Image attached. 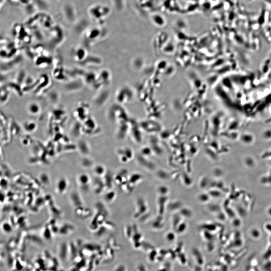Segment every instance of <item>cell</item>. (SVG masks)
<instances>
[{
    "mask_svg": "<svg viewBox=\"0 0 271 271\" xmlns=\"http://www.w3.org/2000/svg\"><path fill=\"white\" fill-rule=\"evenodd\" d=\"M78 184L82 189L87 190L89 185L90 179L88 175L86 174H81L78 177Z\"/></svg>",
    "mask_w": 271,
    "mask_h": 271,
    "instance_id": "obj_1",
    "label": "cell"
},
{
    "mask_svg": "<svg viewBox=\"0 0 271 271\" xmlns=\"http://www.w3.org/2000/svg\"><path fill=\"white\" fill-rule=\"evenodd\" d=\"M67 184V182L65 179H61L59 181V182L57 183V186H56V189L57 191V192L59 193H64L65 191H66L67 188L63 187V185Z\"/></svg>",
    "mask_w": 271,
    "mask_h": 271,
    "instance_id": "obj_2",
    "label": "cell"
},
{
    "mask_svg": "<svg viewBox=\"0 0 271 271\" xmlns=\"http://www.w3.org/2000/svg\"><path fill=\"white\" fill-rule=\"evenodd\" d=\"M29 110L30 113L33 115H36L40 111V107L38 105L32 104L29 107Z\"/></svg>",
    "mask_w": 271,
    "mask_h": 271,
    "instance_id": "obj_3",
    "label": "cell"
},
{
    "mask_svg": "<svg viewBox=\"0 0 271 271\" xmlns=\"http://www.w3.org/2000/svg\"><path fill=\"white\" fill-rule=\"evenodd\" d=\"M95 172L96 175H102L104 174L105 171V168L101 165H98L95 168Z\"/></svg>",
    "mask_w": 271,
    "mask_h": 271,
    "instance_id": "obj_4",
    "label": "cell"
}]
</instances>
